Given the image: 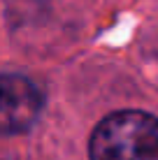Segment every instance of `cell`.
Returning a JSON list of instances; mask_svg holds the SVG:
<instances>
[{
	"instance_id": "1",
	"label": "cell",
	"mask_w": 158,
	"mask_h": 160,
	"mask_svg": "<svg viewBox=\"0 0 158 160\" xmlns=\"http://www.w3.org/2000/svg\"><path fill=\"white\" fill-rule=\"evenodd\" d=\"M91 160H158V118L146 112H116L91 135Z\"/></svg>"
},
{
	"instance_id": "2",
	"label": "cell",
	"mask_w": 158,
	"mask_h": 160,
	"mask_svg": "<svg viewBox=\"0 0 158 160\" xmlns=\"http://www.w3.org/2000/svg\"><path fill=\"white\" fill-rule=\"evenodd\" d=\"M42 112V93L28 77H3V130L7 135L26 132Z\"/></svg>"
}]
</instances>
